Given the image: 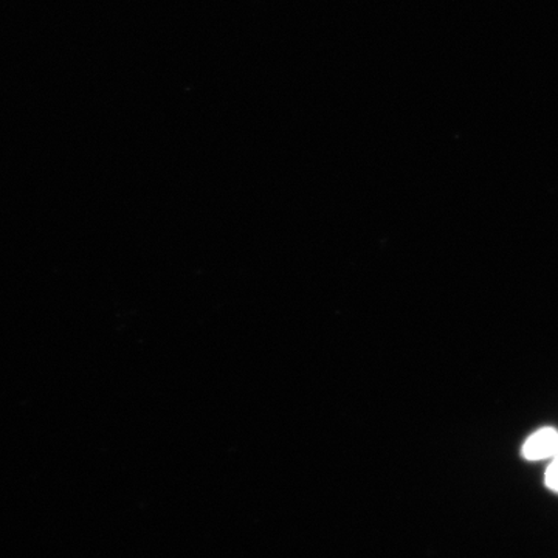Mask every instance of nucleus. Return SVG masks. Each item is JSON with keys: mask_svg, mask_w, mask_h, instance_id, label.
Here are the masks:
<instances>
[{"mask_svg": "<svg viewBox=\"0 0 558 558\" xmlns=\"http://www.w3.org/2000/svg\"><path fill=\"white\" fill-rule=\"evenodd\" d=\"M524 458L529 461L558 457V432L554 428H543L534 433L523 447Z\"/></svg>", "mask_w": 558, "mask_h": 558, "instance_id": "f257e3e1", "label": "nucleus"}, {"mask_svg": "<svg viewBox=\"0 0 558 558\" xmlns=\"http://www.w3.org/2000/svg\"><path fill=\"white\" fill-rule=\"evenodd\" d=\"M546 486L558 494V457L554 459L553 464L546 470Z\"/></svg>", "mask_w": 558, "mask_h": 558, "instance_id": "f03ea898", "label": "nucleus"}]
</instances>
